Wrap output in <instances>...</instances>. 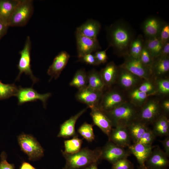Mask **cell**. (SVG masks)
Returning a JSON list of instances; mask_svg holds the SVG:
<instances>
[{
  "label": "cell",
  "instance_id": "obj_1",
  "mask_svg": "<svg viewBox=\"0 0 169 169\" xmlns=\"http://www.w3.org/2000/svg\"><path fill=\"white\" fill-rule=\"evenodd\" d=\"M105 30L109 47H112L118 56L127 55L130 44L135 38L130 25L125 21L120 20L107 27Z\"/></svg>",
  "mask_w": 169,
  "mask_h": 169
},
{
  "label": "cell",
  "instance_id": "obj_2",
  "mask_svg": "<svg viewBox=\"0 0 169 169\" xmlns=\"http://www.w3.org/2000/svg\"><path fill=\"white\" fill-rule=\"evenodd\" d=\"M66 160L63 169H82L92 164L98 163L101 160V148L97 147L90 149L84 147L78 152L68 154L61 150Z\"/></svg>",
  "mask_w": 169,
  "mask_h": 169
},
{
  "label": "cell",
  "instance_id": "obj_3",
  "mask_svg": "<svg viewBox=\"0 0 169 169\" xmlns=\"http://www.w3.org/2000/svg\"><path fill=\"white\" fill-rule=\"evenodd\" d=\"M137 107L126 101L109 111L104 112L109 119L113 127H127L136 120L138 111Z\"/></svg>",
  "mask_w": 169,
  "mask_h": 169
},
{
  "label": "cell",
  "instance_id": "obj_4",
  "mask_svg": "<svg viewBox=\"0 0 169 169\" xmlns=\"http://www.w3.org/2000/svg\"><path fill=\"white\" fill-rule=\"evenodd\" d=\"M18 141L21 151L28 156L29 161L38 160L44 156V149L32 136L23 133L18 136Z\"/></svg>",
  "mask_w": 169,
  "mask_h": 169
},
{
  "label": "cell",
  "instance_id": "obj_5",
  "mask_svg": "<svg viewBox=\"0 0 169 169\" xmlns=\"http://www.w3.org/2000/svg\"><path fill=\"white\" fill-rule=\"evenodd\" d=\"M34 8L32 0H20L8 23L11 27L23 26L26 25L32 16Z\"/></svg>",
  "mask_w": 169,
  "mask_h": 169
},
{
  "label": "cell",
  "instance_id": "obj_6",
  "mask_svg": "<svg viewBox=\"0 0 169 169\" xmlns=\"http://www.w3.org/2000/svg\"><path fill=\"white\" fill-rule=\"evenodd\" d=\"M31 41L30 37L28 36L23 48L19 53L20 56L17 66L19 72L15 81L19 80L21 75L24 73L26 75L29 76L33 81V85L38 81V79L33 75L31 69Z\"/></svg>",
  "mask_w": 169,
  "mask_h": 169
},
{
  "label": "cell",
  "instance_id": "obj_7",
  "mask_svg": "<svg viewBox=\"0 0 169 169\" xmlns=\"http://www.w3.org/2000/svg\"><path fill=\"white\" fill-rule=\"evenodd\" d=\"M159 101L156 99L147 100L138 111L136 120L147 125L153 123L162 114Z\"/></svg>",
  "mask_w": 169,
  "mask_h": 169
},
{
  "label": "cell",
  "instance_id": "obj_8",
  "mask_svg": "<svg viewBox=\"0 0 169 169\" xmlns=\"http://www.w3.org/2000/svg\"><path fill=\"white\" fill-rule=\"evenodd\" d=\"M123 63L119 66L134 75L145 80H150L152 74L151 70L144 66L139 58H134L127 55Z\"/></svg>",
  "mask_w": 169,
  "mask_h": 169
},
{
  "label": "cell",
  "instance_id": "obj_9",
  "mask_svg": "<svg viewBox=\"0 0 169 169\" xmlns=\"http://www.w3.org/2000/svg\"><path fill=\"white\" fill-rule=\"evenodd\" d=\"M131 154L128 150L108 140L101 148V159L113 164L121 159L127 158Z\"/></svg>",
  "mask_w": 169,
  "mask_h": 169
},
{
  "label": "cell",
  "instance_id": "obj_10",
  "mask_svg": "<svg viewBox=\"0 0 169 169\" xmlns=\"http://www.w3.org/2000/svg\"><path fill=\"white\" fill-rule=\"evenodd\" d=\"M127 101L124 95L119 91L110 89L102 94L98 106L104 112H106L121 105Z\"/></svg>",
  "mask_w": 169,
  "mask_h": 169
},
{
  "label": "cell",
  "instance_id": "obj_11",
  "mask_svg": "<svg viewBox=\"0 0 169 169\" xmlns=\"http://www.w3.org/2000/svg\"><path fill=\"white\" fill-rule=\"evenodd\" d=\"M51 95L50 93L39 94L32 87L23 88L19 86L16 96L17 98L18 105L39 100L42 101L44 107L45 108L47 101Z\"/></svg>",
  "mask_w": 169,
  "mask_h": 169
},
{
  "label": "cell",
  "instance_id": "obj_12",
  "mask_svg": "<svg viewBox=\"0 0 169 169\" xmlns=\"http://www.w3.org/2000/svg\"><path fill=\"white\" fill-rule=\"evenodd\" d=\"M77 49L79 58L89 54L100 49V46L97 38L84 36L75 32Z\"/></svg>",
  "mask_w": 169,
  "mask_h": 169
},
{
  "label": "cell",
  "instance_id": "obj_13",
  "mask_svg": "<svg viewBox=\"0 0 169 169\" xmlns=\"http://www.w3.org/2000/svg\"><path fill=\"white\" fill-rule=\"evenodd\" d=\"M103 94L102 91L95 90L87 86L78 90L75 95L76 100L87 105V108L98 106Z\"/></svg>",
  "mask_w": 169,
  "mask_h": 169
},
{
  "label": "cell",
  "instance_id": "obj_14",
  "mask_svg": "<svg viewBox=\"0 0 169 169\" xmlns=\"http://www.w3.org/2000/svg\"><path fill=\"white\" fill-rule=\"evenodd\" d=\"M165 152L159 147L153 149L145 163L147 169H167L169 161Z\"/></svg>",
  "mask_w": 169,
  "mask_h": 169
},
{
  "label": "cell",
  "instance_id": "obj_15",
  "mask_svg": "<svg viewBox=\"0 0 169 169\" xmlns=\"http://www.w3.org/2000/svg\"><path fill=\"white\" fill-rule=\"evenodd\" d=\"M90 115L93 124L108 136L113 128L111 121L105 113L97 106L90 108Z\"/></svg>",
  "mask_w": 169,
  "mask_h": 169
},
{
  "label": "cell",
  "instance_id": "obj_16",
  "mask_svg": "<svg viewBox=\"0 0 169 169\" xmlns=\"http://www.w3.org/2000/svg\"><path fill=\"white\" fill-rule=\"evenodd\" d=\"M165 22L155 16L147 17L143 22L141 28L145 38L159 36Z\"/></svg>",
  "mask_w": 169,
  "mask_h": 169
},
{
  "label": "cell",
  "instance_id": "obj_17",
  "mask_svg": "<svg viewBox=\"0 0 169 169\" xmlns=\"http://www.w3.org/2000/svg\"><path fill=\"white\" fill-rule=\"evenodd\" d=\"M70 57V55L64 51L60 52L55 57L47 71L48 75L51 77L49 81L53 78L57 79L59 77L67 65Z\"/></svg>",
  "mask_w": 169,
  "mask_h": 169
},
{
  "label": "cell",
  "instance_id": "obj_18",
  "mask_svg": "<svg viewBox=\"0 0 169 169\" xmlns=\"http://www.w3.org/2000/svg\"><path fill=\"white\" fill-rule=\"evenodd\" d=\"M108 137V140L119 146L125 148L131 145V140L126 127L118 126L112 128Z\"/></svg>",
  "mask_w": 169,
  "mask_h": 169
},
{
  "label": "cell",
  "instance_id": "obj_19",
  "mask_svg": "<svg viewBox=\"0 0 169 169\" xmlns=\"http://www.w3.org/2000/svg\"><path fill=\"white\" fill-rule=\"evenodd\" d=\"M87 108L81 110L61 124L57 136L67 138L78 135L75 130L76 123L78 119L86 111Z\"/></svg>",
  "mask_w": 169,
  "mask_h": 169
},
{
  "label": "cell",
  "instance_id": "obj_20",
  "mask_svg": "<svg viewBox=\"0 0 169 169\" xmlns=\"http://www.w3.org/2000/svg\"><path fill=\"white\" fill-rule=\"evenodd\" d=\"M128 151L136 158L140 166L145 167V163L154 146L139 143H134L128 147Z\"/></svg>",
  "mask_w": 169,
  "mask_h": 169
},
{
  "label": "cell",
  "instance_id": "obj_21",
  "mask_svg": "<svg viewBox=\"0 0 169 169\" xmlns=\"http://www.w3.org/2000/svg\"><path fill=\"white\" fill-rule=\"evenodd\" d=\"M119 67L116 81L119 85L126 90L135 88L140 83L142 79L134 75L126 70Z\"/></svg>",
  "mask_w": 169,
  "mask_h": 169
},
{
  "label": "cell",
  "instance_id": "obj_22",
  "mask_svg": "<svg viewBox=\"0 0 169 169\" xmlns=\"http://www.w3.org/2000/svg\"><path fill=\"white\" fill-rule=\"evenodd\" d=\"M119 67L113 61L108 63L100 72L105 87L110 88L116 81Z\"/></svg>",
  "mask_w": 169,
  "mask_h": 169
},
{
  "label": "cell",
  "instance_id": "obj_23",
  "mask_svg": "<svg viewBox=\"0 0 169 169\" xmlns=\"http://www.w3.org/2000/svg\"><path fill=\"white\" fill-rule=\"evenodd\" d=\"M101 28L99 22L93 19H89L77 27L75 32L88 37L97 38Z\"/></svg>",
  "mask_w": 169,
  "mask_h": 169
},
{
  "label": "cell",
  "instance_id": "obj_24",
  "mask_svg": "<svg viewBox=\"0 0 169 169\" xmlns=\"http://www.w3.org/2000/svg\"><path fill=\"white\" fill-rule=\"evenodd\" d=\"M20 0H0V21L8 26L9 20Z\"/></svg>",
  "mask_w": 169,
  "mask_h": 169
},
{
  "label": "cell",
  "instance_id": "obj_25",
  "mask_svg": "<svg viewBox=\"0 0 169 169\" xmlns=\"http://www.w3.org/2000/svg\"><path fill=\"white\" fill-rule=\"evenodd\" d=\"M152 76L157 79L162 78L169 71V58L158 56L154 59L151 67Z\"/></svg>",
  "mask_w": 169,
  "mask_h": 169
},
{
  "label": "cell",
  "instance_id": "obj_26",
  "mask_svg": "<svg viewBox=\"0 0 169 169\" xmlns=\"http://www.w3.org/2000/svg\"><path fill=\"white\" fill-rule=\"evenodd\" d=\"M127 127L134 143L138 141L142 135L148 128L147 125L136 120Z\"/></svg>",
  "mask_w": 169,
  "mask_h": 169
},
{
  "label": "cell",
  "instance_id": "obj_27",
  "mask_svg": "<svg viewBox=\"0 0 169 169\" xmlns=\"http://www.w3.org/2000/svg\"><path fill=\"white\" fill-rule=\"evenodd\" d=\"M152 130L156 136H168L169 133V121L165 114H162L153 123Z\"/></svg>",
  "mask_w": 169,
  "mask_h": 169
},
{
  "label": "cell",
  "instance_id": "obj_28",
  "mask_svg": "<svg viewBox=\"0 0 169 169\" xmlns=\"http://www.w3.org/2000/svg\"><path fill=\"white\" fill-rule=\"evenodd\" d=\"M87 86L93 89L102 91L105 85L100 72L94 69L87 73Z\"/></svg>",
  "mask_w": 169,
  "mask_h": 169
},
{
  "label": "cell",
  "instance_id": "obj_29",
  "mask_svg": "<svg viewBox=\"0 0 169 169\" xmlns=\"http://www.w3.org/2000/svg\"><path fill=\"white\" fill-rule=\"evenodd\" d=\"M144 46L154 59L160 56L163 45L158 36L145 38Z\"/></svg>",
  "mask_w": 169,
  "mask_h": 169
},
{
  "label": "cell",
  "instance_id": "obj_30",
  "mask_svg": "<svg viewBox=\"0 0 169 169\" xmlns=\"http://www.w3.org/2000/svg\"><path fill=\"white\" fill-rule=\"evenodd\" d=\"M151 95L142 92L137 88H134L130 92L129 96L130 102L137 107H141Z\"/></svg>",
  "mask_w": 169,
  "mask_h": 169
},
{
  "label": "cell",
  "instance_id": "obj_31",
  "mask_svg": "<svg viewBox=\"0 0 169 169\" xmlns=\"http://www.w3.org/2000/svg\"><path fill=\"white\" fill-rule=\"evenodd\" d=\"M70 86L77 88L78 90L82 89L87 86V73L84 69H78L75 74L69 83Z\"/></svg>",
  "mask_w": 169,
  "mask_h": 169
},
{
  "label": "cell",
  "instance_id": "obj_32",
  "mask_svg": "<svg viewBox=\"0 0 169 169\" xmlns=\"http://www.w3.org/2000/svg\"><path fill=\"white\" fill-rule=\"evenodd\" d=\"M144 39L141 34L135 38L130 44L127 55L136 59H139L144 46Z\"/></svg>",
  "mask_w": 169,
  "mask_h": 169
},
{
  "label": "cell",
  "instance_id": "obj_33",
  "mask_svg": "<svg viewBox=\"0 0 169 169\" xmlns=\"http://www.w3.org/2000/svg\"><path fill=\"white\" fill-rule=\"evenodd\" d=\"M83 143L82 139L77 135L72 138L64 141V150L62 151L68 154H73L79 151L81 149Z\"/></svg>",
  "mask_w": 169,
  "mask_h": 169
},
{
  "label": "cell",
  "instance_id": "obj_34",
  "mask_svg": "<svg viewBox=\"0 0 169 169\" xmlns=\"http://www.w3.org/2000/svg\"><path fill=\"white\" fill-rule=\"evenodd\" d=\"M18 88L14 84H5L0 80V100L16 96Z\"/></svg>",
  "mask_w": 169,
  "mask_h": 169
},
{
  "label": "cell",
  "instance_id": "obj_35",
  "mask_svg": "<svg viewBox=\"0 0 169 169\" xmlns=\"http://www.w3.org/2000/svg\"><path fill=\"white\" fill-rule=\"evenodd\" d=\"M78 133L88 142H92L95 139L93 125L84 122L78 128Z\"/></svg>",
  "mask_w": 169,
  "mask_h": 169
},
{
  "label": "cell",
  "instance_id": "obj_36",
  "mask_svg": "<svg viewBox=\"0 0 169 169\" xmlns=\"http://www.w3.org/2000/svg\"><path fill=\"white\" fill-rule=\"evenodd\" d=\"M155 86L157 93L163 95H168L169 93V80L165 78L157 79Z\"/></svg>",
  "mask_w": 169,
  "mask_h": 169
},
{
  "label": "cell",
  "instance_id": "obj_37",
  "mask_svg": "<svg viewBox=\"0 0 169 169\" xmlns=\"http://www.w3.org/2000/svg\"><path fill=\"white\" fill-rule=\"evenodd\" d=\"M139 59L142 64L151 70L154 59L144 46L141 54Z\"/></svg>",
  "mask_w": 169,
  "mask_h": 169
},
{
  "label": "cell",
  "instance_id": "obj_38",
  "mask_svg": "<svg viewBox=\"0 0 169 169\" xmlns=\"http://www.w3.org/2000/svg\"><path fill=\"white\" fill-rule=\"evenodd\" d=\"M137 89L140 91L153 95L157 93L155 85L150 80H145Z\"/></svg>",
  "mask_w": 169,
  "mask_h": 169
},
{
  "label": "cell",
  "instance_id": "obj_39",
  "mask_svg": "<svg viewBox=\"0 0 169 169\" xmlns=\"http://www.w3.org/2000/svg\"><path fill=\"white\" fill-rule=\"evenodd\" d=\"M156 136L153 131L148 128L137 143L147 145H152Z\"/></svg>",
  "mask_w": 169,
  "mask_h": 169
},
{
  "label": "cell",
  "instance_id": "obj_40",
  "mask_svg": "<svg viewBox=\"0 0 169 169\" xmlns=\"http://www.w3.org/2000/svg\"><path fill=\"white\" fill-rule=\"evenodd\" d=\"M133 165L127 158L121 159L112 164L111 169H133Z\"/></svg>",
  "mask_w": 169,
  "mask_h": 169
},
{
  "label": "cell",
  "instance_id": "obj_41",
  "mask_svg": "<svg viewBox=\"0 0 169 169\" xmlns=\"http://www.w3.org/2000/svg\"><path fill=\"white\" fill-rule=\"evenodd\" d=\"M159 37L163 45L169 41V24L168 23L165 22L160 30Z\"/></svg>",
  "mask_w": 169,
  "mask_h": 169
},
{
  "label": "cell",
  "instance_id": "obj_42",
  "mask_svg": "<svg viewBox=\"0 0 169 169\" xmlns=\"http://www.w3.org/2000/svg\"><path fill=\"white\" fill-rule=\"evenodd\" d=\"M79 60L80 61L90 65L96 66L99 65L94 55L92 54H85L79 58Z\"/></svg>",
  "mask_w": 169,
  "mask_h": 169
},
{
  "label": "cell",
  "instance_id": "obj_43",
  "mask_svg": "<svg viewBox=\"0 0 169 169\" xmlns=\"http://www.w3.org/2000/svg\"><path fill=\"white\" fill-rule=\"evenodd\" d=\"M7 155L3 151L0 155V169H15L14 164L9 163L7 160Z\"/></svg>",
  "mask_w": 169,
  "mask_h": 169
},
{
  "label": "cell",
  "instance_id": "obj_44",
  "mask_svg": "<svg viewBox=\"0 0 169 169\" xmlns=\"http://www.w3.org/2000/svg\"><path fill=\"white\" fill-rule=\"evenodd\" d=\"M109 47L104 50H98L96 51L94 54L95 59L99 64H105L108 59L106 51Z\"/></svg>",
  "mask_w": 169,
  "mask_h": 169
},
{
  "label": "cell",
  "instance_id": "obj_45",
  "mask_svg": "<svg viewBox=\"0 0 169 169\" xmlns=\"http://www.w3.org/2000/svg\"><path fill=\"white\" fill-rule=\"evenodd\" d=\"M159 56L162 57L169 58V41L163 45Z\"/></svg>",
  "mask_w": 169,
  "mask_h": 169
},
{
  "label": "cell",
  "instance_id": "obj_46",
  "mask_svg": "<svg viewBox=\"0 0 169 169\" xmlns=\"http://www.w3.org/2000/svg\"><path fill=\"white\" fill-rule=\"evenodd\" d=\"M9 26L0 21V40L6 34Z\"/></svg>",
  "mask_w": 169,
  "mask_h": 169
},
{
  "label": "cell",
  "instance_id": "obj_47",
  "mask_svg": "<svg viewBox=\"0 0 169 169\" xmlns=\"http://www.w3.org/2000/svg\"><path fill=\"white\" fill-rule=\"evenodd\" d=\"M164 147L165 152L169 157V136H167L163 140L160 141Z\"/></svg>",
  "mask_w": 169,
  "mask_h": 169
},
{
  "label": "cell",
  "instance_id": "obj_48",
  "mask_svg": "<svg viewBox=\"0 0 169 169\" xmlns=\"http://www.w3.org/2000/svg\"><path fill=\"white\" fill-rule=\"evenodd\" d=\"M161 108L166 113L169 112V101L168 100H164L161 105Z\"/></svg>",
  "mask_w": 169,
  "mask_h": 169
},
{
  "label": "cell",
  "instance_id": "obj_49",
  "mask_svg": "<svg viewBox=\"0 0 169 169\" xmlns=\"http://www.w3.org/2000/svg\"><path fill=\"white\" fill-rule=\"evenodd\" d=\"M19 169H37L29 163L24 161L22 164Z\"/></svg>",
  "mask_w": 169,
  "mask_h": 169
},
{
  "label": "cell",
  "instance_id": "obj_50",
  "mask_svg": "<svg viewBox=\"0 0 169 169\" xmlns=\"http://www.w3.org/2000/svg\"><path fill=\"white\" fill-rule=\"evenodd\" d=\"M98 163L92 164L82 169H99L98 167Z\"/></svg>",
  "mask_w": 169,
  "mask_h": 169
},
{
  "label": "cell",
  "instance_id": "obj_51",
  "mask_svg": "<svg viewBox=\"0 0 169 169\" xmlns=\"http://www.w3.org/2000/svg\"><path fill=\"white\" fill-rule=\"evenodd\" d=\"M138 169H147L146 167H142L141 166H139Z\"/></svg>",
  "mask_w": 169,
  "mask_h": 169
}]
</instances>
